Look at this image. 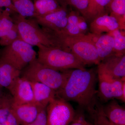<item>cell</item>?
<instances>
[{
  "mask_svg": "<svg viewBox=\"0 0 125 125\" xmlns=\"http://www.w3.org/2000/svg\"><path fill=\"white\" fill-rule=\"evenodd\" d=\"M97 74L94 69H72L64 86L56 92V95L67 102L77 103L90 113L97 102Z\"/></svg>",
  "mask_w": 125,
  "mask_h": 125,
  "instance_id": "6da1fadb",
  "label": "cell"
},
{
  "mask_svg": "<svg viewBox=\"0 0 125 125\" xmlns=\"http://www.w3.org/2000/svg\"><path fill=\"white\" fill-rule=\"evenodd\" d=\"M21 38L31 46H43L62 49L58 38L52 32L40 25L33 18H25L19 14L12 17Z\"/></svg>",
  "mask_w": 125,
  "mask_h": 125,
  "instance_id": "7a4b0ae2",
  "label": "cell"
},
{
  "mask_svg": "<svg viewBox=\"0 0 125 125\" xmlns=\"http://www.w3.org/2000/svg\"><path fill=\"white\" fill-rule=\"evenodd\" d=\"M38 48L37 59L46 67L60 71L85 69V65L71 52L58 48L43 46Z\"/></svg>",
  "mask_w": 125,
  "mask_h": 125,
  "instance_id": "3957f363",
  "label": "cell"
},
{
  "mask_svg": "<svg viewBox=\"0 0 125 125\" xmlns=\"http://www.w3.org/2000/svg\"><path fill=\"white\" fill-rule=\"evenodd\" d=\"M71 70H55L42 64L37 58L21 71V75L30 81L43 84L56 92L64 86Z\"/></svg>",
  "mask_w": 125,
  "mask_h": 125,
  "instance_id": "277c9868",
  "label": "cell"
},
{
  "mask_svg": "<svg viewBox=\"0 0 125 125\" xmlns=\"http://www.w3.org/2000/svg\"><path fill=\"white\" fill-rule=\"evenodd\" d=\"M63 49L71 52L85 65L101 62L95 46L93 34L80 37L56 36Z\"/></svg>",
  "mask_w": 125,
  "mask_h": 125,
  "instance_id": "5b68a950",
  "label": "cell"
},
{
  "mask_svg": "<svg viewBox=\"0 0 125 125\" xmlns=\"http://www.w3.org/2000/svg\"><path fill=\"white\" fill-rule=\"evenodd\" d=\"M37 56L32 46L20 39L4 47L1 52L0 59L21 71L36 60Z\"/></svg>",
  "mask_w": 125,
  "mask_h": 125,
  "instance_id": "8992f818",
  "label": "cell"
},
{
  "mask_svg": "<svg viewBox=\"0 0 125 125\" xmlns=\"http://www.w3.org/2000/svg\"><path fill=\"white\" fill-rule=\"evenodd\" d=\"M97 74L98 93L101 98L104 101L117 99L125 103L123 96V85L125 80L112 76L101 63L98 64Z\"/></svg>",
  "mask_w": 125,
  "mask_h": 125,
  "instance_id": "52a82bcc",
  "label": "cell"
},
{
  "mask_svg": "<svg viewBox=\"0 0 125 125\" xmlns=\"http://www.w3.org/2000/svg\"><path fill=\"white\" fill-rule=\"evenodd\" d=\"M46 112L47 125H69L76 115L69 103L57 96L47 106Z\"/></svg>",
  "mask_w": 125,
  "mask_h": 125,
  "instance_id": "ba28073f",
  "label": "cell"
},
{
  "mask_svg": "<svg viewBox=\"0 0 125 125\" xmlns=\"http://www.w3.org/2000/svg\"><path fill=\"white\" fill-rule=\"evenodd\" d=\"M69 13L67 8L62 7L52 13L33 19L43 28L52 33H56L66 26Z\"/></svg>",
  "mask_w": 125,
  "mask_h": 125,
  "instance_id": "9c48e42d",
  "label": "cell"
},
{
  "mask_svg": "<svg viewBox=\"0 0 125 125\" xmlns=\"http://www.w3.org/2000/svg\"><path fill=\"white\" fill-rule=\"evenodd\" d=\"M88 26L86 20L79 12H69L66 26L59 32L54 33L56 36L80 37L87 35Z\"/></svg>",
  "mask_w": 125,
  "mask_h": 125,
  "instance_id": "30bf717a",
  "label": "cell"
},
{
  "mask_svg": "<svg viewBox=\"0 0 125 125\" xmlns=\"http://www.w3.org/2000/svg\"><path fill=\"white\" fill-rule=\"evenodd\" d=\"M14 104L17 105L34 102L32 89L30 82L20 76L9 90Z\"/></svg>",
  "mask_w": 125,
  "mask_h": 125,
  "instance_id": "8fae6325",
  "label": "cell"
},
{
  "mask_svg": "<svg viewBox=\"0 0 125 125\" xmlns=\"http://www.w3.org/2000/svg\"><path fill=\"white\" fill-rule=\"evenodd\" d=\"M119 29V24L114 16L104 14L96 17L92 21L90 29L92 34L99 36L103 33H108Z\"/></svg>",
  "mask_w": 125,
  "mask_h": 125,
  "instance_id": "7c38bea8",
  "label": "cell"
},
{
  "mask_svg": "<svg viewBox=\"0 0 125 125\" xmlns=\"http://www.w3.org/2000/svg\"><path fill=\"white\" fill-rule=\"evenodd\" d=\"M11 94H3L0 97V124L2 125H20L13 108Z\"/></svg>",
  "mask_w": 125,
  "mask_h": 125,
  "instance_id": "4fadbf2b",
  "label": "cell"
},
{
  "mask_svg": "<svg viewBox=\"0 0 125 125\" xmlns=\"http://www.w3.org/2000/svg\"><path fill=\"white\" fill-rule=\"evenodd\" d=\"M100 63L111 75L125 80V55L114 54Z\"/></svg>",
  "mask_w": 125,
  "mask_h": 125,
  "instance_id": "5bb4252c",
  "label": "cell"
},
{
  "mask_svg": "<svg viewBox=\"0 0 125 125\" xmlns=\"http://www.w3.org/2000/svg\"><path fill=\"white\" fill-rule=\"evenodd\" d=\"M42 108L34 102L20 105L13 102V104L14 112L20 125H26L33 121Z\"/></svg>",
  "mask_w": 125,
  "mask_h": 125,
  "instance_id": "9a60e30c",
  "label": "cell"
},
{
  "mask_svg": "<svg viewBox=\"0 0 125 125\" xmlns=\"http://www.w3.org/2000/svg\"><path fill=\"white\" fill-rule=\"evenodd\" d=\"M30 82L32 89L34 102L40 107H46L49 103L56 97V92L42 83Z\"/></svg>",
  "mask_w": 125,
  "mask_h": 125,
  "instance_id": "2e32d148",
  "label": "cell"
},
{
  "mask_svg": "<svg viewBox=\"0 0 125 125\" xmlns=\"http://www.w3.org/2000/svg\"><path fill=\"white\" fill-rule=\"evenodd\" d=\"M21 71L0 59V86L9 90L21 76Z\"/></svg>",
  "mask_w": 125,
  "mask_h": 125,
  "instance_id": "e0dca14e",
  "label": "cell"
},
{
  "mask_svg": "<svg viewBox=\"0 0 125 125\" xmlns=\"http://www.w3.org/2000/svg\"><path fill=\"white\" fill-rule=\"evenodd\" d=\"M104 114L110 121L116 125H125V109L113 99L102 106Z\"/></svg>",
  "mask_w": 125,
  "mask_h": 125,
  "instance_id": "ac0fdd59",
  "label": "cell"
},
{
  "mask_svg": "<svg viewBox=\"0 0 125 125\" xmlns=\"http://www.w3.org/2000/svg\"><path fill=\"white\" fill-rule=\"evenodd\" d=\"M95 46L101 62L114 54V41L109 33L94 37Z\"/></svg>",
  "mask_w": 125,
  "mask_h": 125,
  "instance_id": "d6986e66",
  "label": "cell"
},
{
  "mask_svg": "<svg viewBox=\"0 0 125 125\" xmlns=\"http://www.w3.org/2000/svg\"><path fill=\"white\" fill-rule=\"evenodd\" d=\"M110 15L116 19L119 24V29L125 30V0H111L107 7Z\"/></svg>",
  "mask_w": 125,
  "mask_h": 125,
  "instance_id": "ffe728a7",
  "label": "cell"
},
{
  "mask_svg": "<svg viewBox=\"0 0 125 125\" xmlns=\"http://www.w3.org/2000/svg\"><path fill=\"white\" fill-rule=\"evenodd\" d=\"M33 4L36 15L34 18L46 15L62 8L56 0H34Z\"/></svg>",
  "mask_w": 125,
  "mask_h": 125,
  "instance_id": "44dd1931",
  "label": "cell"
},
{
  "mask_svg": "<svg viewBox=\"0 0 125 125\" xmlns=\"http://www.w3.org/2000/svg\"><path fill=\"white\" fill-rule=\"evenodd\" d=\"M17 13L25 18L35 17L33 2L31 0H11Z\"/></svg>",
  "mask_w": 125,
  "mask_h": 125,
  "instance_id": "7402d4cb",
  "label": "cell"
},
{
  "mask_svg": "<svg viewBox=\"0 0 125 125\" xmlns=\"http://www.w3.org/2000/svg\"><path fill=\"white\" fill-rule=\"evenodd\" d=\"M111 0H90L87 20L92 21L99 16L105 14L106 9Z\"/></svg>",
  "mask_w": 125,
  "mask_h": 125,
  "instance_id": "603a6c76",
  "label": "cell"
},
{
  "mask_svg": "<svg viewBox=\"0 0 125 125\" xmlns=\"http://www.w3.org/2000/svg\"><path fill=\"white\" fill-rule=\"evenodd\" d=\"M11 13L7 9L2 10L0 13V38L5 35L14 25Z\"/></svg>",
  "mask_w": 125,
  "mask_h": 125,
  "instance_id": "cb8c5ba5",
  "label": "cell"
},
{
  "mask_svg": "<svg viewBox=\"0 0 125 125\" xmlns=\"http://www.w3.org/2000/svg\"><path fill=\"white\" fill-rule=\"evenodd\" d=\"M114 39V54H125V36L121 30L117 29L109 33Z\"/></svg>",
  "mask_w": 125,
  "mask_h": 125,
  "instance_id": "d4e9b609",
  "label": "cell"
},
{
  "mask_svg": "<svg viewBox=\"0 0 125 125\" xmlns=\"http://www.w3.org/2000/svg\"><path fill=\"white\" fill-rule=\"evenodd\" d=\"M89 114L93 119L94 125H116L110 121L104 115L102 105L97 102L93 110Z\"/></svg>",
  "mask_w": 125,
  "mask_h": 125,
  "instance_id": "484cf974",
  "label": "cell"
},
{
  "mask_svg": "<svg viewBox=\"0 0 125 125\" xmlns=\"http://www.w3.org/2000/svg\"><path fill=\"white\" fill-rule=\"evenodd\" d=\"M20 39L21 38L18 28L14 23L11 30L4 36L0 38V45L2 46H6L10 45L16 40Z\"/></svg>",
  "mask_w": 125,
  "mask_h": 125,
  "instance_id": "4316f807",
  "label": "cell"
},
{
  "mask_svg": "<svg viewBox=\"0 0 125 125\" xmlns=\"http://www.w3.org/2000/svg\"><path fill=\"white\" fill-rule=\"evenodd\" d=\"M90 0H69V4L75 8L87 20Z\"/></svg>",
  "mask_w": 125,
  "mask_h": 125,
  "instance_id": "83f0119b",
  "label": "cell"
},
{
  "mask_svg": "<svg viewBox=\"0 0 125 125\" xmlns=\"http://www.w3.org/2000/svg\"><path fill=\"white\" fill-rule=\"evenodd\" d=\"M47 122L46 107L43 108L33 121L26 125H47Z\"/></svg>",
  "mask_w": 125,
  "mask_h": 125,
  "instance_id": "f1b7e54d",
  "label": "cell"
},
{
  "mask_svg": "<svg viewBox=\"0 0 125 125\" xmlns=\"http://www.w3.org/2000/svg\"><path fill=\"white\" fill-rule=\"evenodd\" d=\"M69 125H90L82 114L75 115L73 120Z\"/></svg>",
  "mask_w": 125,
  "mask_h": 125,
  "instance_id": "f546056e",
  "label": "cell"
},
{
  "mask_svg": "<svg viewBox=\"0 0 125 125\" xmlns=\"http://www.w3.org/2000/svg\"><path fill=\"white\" fill-rule=\"evenodd\" d=\"M5 7L9 9L13 13H17V11L11 2V0H0V8Z\"/></svg>",
  "mask_w": 125,
  "mask_h": 125,
  "instance_id": "4dcf8cb0",
  "label": "cell"
},
{
  "mask_svg": "<svg viewBox=\"0 0 125 125\" xmlns=\"http://www.w3.org/2000/svg\"><path fill=\"white\" fill-rule=\"evenodd\" d=\"M61 6L63 8H67L69 5V0H56Z\"/></svg>",
  "mask_w": 125,
  "mask_h": 125,
  "instance_id": "1f68e13d",
  "label": "cell"
},
{
  "mask_svg": "<svg viewBox=\"0 0 125 125\" xmlns=\"http://www.w3.org/2000/svg\"><path fill=\"white\" fill-rule=\"evenodd\" d=\"M2 87L0 86V97L3 94V92H2Z\"/></svg>",
  "mask_w": 125,
  "mask_h": 125,
  "instance_id": "d6a6232c",
  "label": "cell"
},
{
  "mask_svg": "<svg viewBox=\"0 0 125 125\" xmlns=\"http://www.w3.org/2000/svg\"><path fill=\"white\" fill-rule=\"evenodd\" d=\"M2 10V8H0V13L1 12V11Z\"/></svg>",
  "mask_w": 125,
  "mask_h": 125,
  "instance_id": "836d02e7",
  "label": "cell"
},
{
  "mask_svg": "<svg viewBox=\"0 0 125 125\" xmlns=\"http://www.w3.org/2000/svg\"><path fill=\"white\" fill-rule=\"evenodd\" d=\"M89 125H92V124H91V123H89Z\"/></svg>",
  "mask_w": 125,
  "mask_h": 125,
  "instance_id": "e575fe53",
  "label": "cell"
},
{
  "mask_svg": "<svg viewBox=\"0 0 125 125\" xmlns=\"http://www.w3.org/2000/svg\"><path fill=\"white\" fill-rule=\"evenodd\" d=\"M0 125H1V124H0Z\"/></svg>",
  "mask_w": 125,
  "mask_h": 125,
  "instance_id": "d590c367",
  "label": "cell"
}]
</instances>
